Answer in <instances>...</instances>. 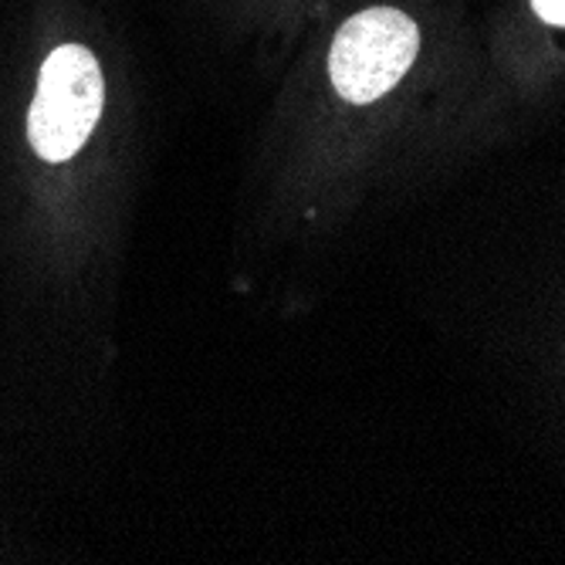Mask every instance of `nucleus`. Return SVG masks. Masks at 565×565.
<instances>
[{"label":"nucleus","mask_w":565,"mask_h":565,"mask_svg":"<svg viewBox=\"0 0 565 565\" xmlns=\"http://www.w3.org/2000/svg\"><path fill=\"white\" fill-rule=\"evenodd\" d=\"M532 8L539 11L542 21L565 28V0H532Z\"/></svg>","instance_id":"7ed1b4c3"},{"label":"nucleus","mask_w":565,"mask_h":565,"mask_svg":"<svg viewBox=\"0 0 565 565\" xmlns=\"http://www.w3.org/2000/svg\"><path fill=\"white\" fill-rule=\"evenodd\" d=\"M102 106L106 82L95 55L82 44H62L41 65L38 92L28 116V136L41 160L65 163L88 142Z\"/></svg>","instance_id":"f257e3e1"},{"label":"nucleus","mask_w":565,"mask_h":565,"mask_svg":"<svg viewBox=\"0 0 565 565\" xmlns=\"http://www.w3.org/2000/svg\"><path fill=\"white\" fill-rule=\"evenodd\" d=\"M420 47V31L414 18L393 8H370L349 18L329 55V75L345 102L366 106L386 95L414 65Z\"/></svg>","instance_id":"f03ea898"}]
</instances>
